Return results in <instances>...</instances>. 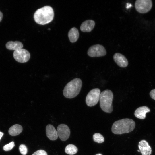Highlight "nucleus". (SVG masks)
Masks as SVG:
<instances>
[{"instance_id":"nucleus-1","label":"nucleus","mask_w":155,"mask_h":155,"mask_svg":"<svg viewBox=\"0 0 155 155\" xmlns=\"http://www.w3.org/2000/svg\"><path fill=\"white\" fill-rule=\"evenodd\" d=\"M52 8L49 6L38 9L35 12L34 17L35 22L40 25H45L52 21L54 17Z\"/></svg>"},{"instance_id":"nucleus-2","label":"nucleus","mask_w":155,"mask_h":155,"mask_svg":"<svg viewBox=\"0 0 155 155\" xmlns=\"http://www.w3.org/2000/svg\"><path fill=\"white\" fill-rule=\"evenodd\" d=\"M135 123L132 119L126 118L115 121L112 127L114 134H121L132 131L135 127Z\"/></svg>"},{"instance_id":"nucleus-3","label":"nucleus","mask_w":155,"mask_h":155,"mask_svg":"<svg viewBox=\"0 0 155 155\" xmlns=\"http://www.w3.org/2000/svg\"><path fill=\"white\" fill-rule=\"evenodd\" d=\"M82 85L81 80L78 78H75L69 82L64 87L63 94L67 98H72L79 94Z\"/></svg>"},{"instance_id":"nucleus-4","label":"nucleus","mask_w":155,"mask_h":155,"mask_svg":"<svg viewBox=\"0 0 155 155\" xmlns=\"http://www.w3.org/2000/svg\"><path fill=\"white\" fill-rule=\"evenodd\" d=\"M113 98V94L110 90H106L100 93L99 99L100 106L103 111L108 113L112 111Z\"/></svg>"},{"instance_id":"nucleus-5","label":"nucleus","mask_w":155,"mask_h":155,"mask_svg":"<svg viewBox=\"0 0 155 155\" xmlns=\"http://www.w3.org/2000/svg\"><path fill=\"white\" fill-rule=\"evenodd\" d=\"M100 94V90L95 88L91 90L87 94L86 99L87 105L90 107L95 106L98 103Z\"/></svg>"},{"instance_id":"nucleus-6","label":"nucleus","mask_w":155,"mask_h":155,"mask_svg":"<svg viewBox=\"0 0 155 155\" xmlns=\"http://www.w3.org/2000/svg\"><path fill=\"white\" fill-rule=\"evenodd\" d=\"M152 6L151 0H137L135 3V7L136 11L142 13H146L151 9Z\"/></svg>"},{"instance_id":"nucleus-7","label":"nucleus","mask_w":155,"mask_h":155,"mask_svg":"<svg viewBox=\"0 0 155 155\" xmlns=\"http://www.w3.org/2000/svg\"><path fill=\"white\" fill-rule=\"evenodd\" d=\"M106 50L103 46L97 44L91 46L88 50L87 54L90 57L104 56L106 54Z\"/></svg>"},{"instance_id":"nucleus-8","label":"nucleus","mask_w":155,"mask_h":155,"mask_svg":"<svg viewBox=\"0 0 155 155\" xmlns=\"http://www.w3.org/2000/svg\"><path fill=\"white\" fill-rule=\"evenodd\" d=\"M13 56L15 60L20 63H25L28 61L30 58L29 52L23 48L14 51Z\"/></svg>"},{"instance_id":"nucleus-9","label":"nucleus","mask_w":155,"mask_h":155,"mask_svg":"<svg viewBox=\"0 0 155 155\" xmlns=\"http://www.w3.org/2000/svg\"><path fill=\"white\" fill-rule=\"evenodd\" d=\"M58 136L62 141L67 140L69 137L70 131L68 127L65 124H61L58 126L57 128Z\"/></svg>"},{"instance_id":"nucleus-10","label":"nucleus","mask_w":155,"mask_h":155,"mask_svg":"<svg viewBox=\"0 0 155 155\" xmlns=\"http://www.w3.org/2000/svg\"><path fill=\"white\" fill-rule=\"evenodd\" d=\"M113 58L115 62L121 67H125L128 65V62L127 59L120 53H115L113 56Z\"/></svg>"},{"instance_id":"nucleus-11","label":"nucleus","mask_w":155,"mask_h":155,"mask_svg":"<svg viewBox=\"0 0 155 155\" xmlns=\"http://www.w3.org/2000/svg\"><path fill=\"white\" fill-rule=\"evenodd\" d=\"M138 147L142 155H150L152 148L148 142L145 140H143L139 142Z\"/></svg>"},{"instance_id":"nucleus-12","label":"nucleus","mask_w":155,"mask_h":155,"mask_svg":"<svg viewBox=\"0 0 155 155\" xmlns=\"http://www.w3.org/2000/svg\"><path fill=\"white\" fill-rule=\"evenodd\" d=\"M46 136L51 140H55L58 137L57 131L53 126L50 124L48 125L46 128Z\"/></svg>"},{"instance_id":"nucleus-13","label":"nucleus","mask_w":155,"mask_h":155,"mask_svg":"<svg viewBox=\"0 0 155 155\" xmlns=\"http://www.w3.org/2000/svg\"><path fill=\"white\" fill-rule=\"evenodd\" d=\"M95 25L94 21L91 20H86L81 24L80 29L83 32H89L93 29Z\"/></svg>"},{"instance_id":"nucleus-14","label":"nucleus","mask_w":155,"mask_h":155,"mask_svg":"<svg viewBox=\"0 0 155 155\" xmlns=\"http://www.w3.org/2000/svg\"><path fill=\"white\" fill-rule=\"evenodd\" d=\"M150 111V110L146 106H142L137 108L135 111L134 115L137 118L144 119L146 117V114Z\"/></svg>"},{"instance_id":"nucleus-15","label":"nucleus","mask_w":155,"mask_h":155,"mask_svg":"<svg viewBox=\"0 0 155 155\" xmlns=\"http://www.w3.org/2000/svg\"><path fill=\"white\" fill-rule=\"evenodd\" d=\"M68 36L71 42H75L77 40L79 36L78 29L75 27L72 28L68 32Z\"/></svg>"},{"instance_id":"nucleus-16","label":"nucleus","mask_w":155,"mask_h":155,"mask_svg":"<svg viewBox=\"0 0 155 155\" xmlns=\"http://www.w3.org/2000/svg\"><path fill=\"white\" fill-rule=\"evenodd\" d=\"M6 47L8 49L15 51L22 48L23 45L22 43L19 41H10L6 44Z\"/></svg>"},{"instance_id":"nucleus-17","label":"nucleus","mask_w":155,"mask_h":155,"mask_svg":"<svg viewBox=\"0 0 155 155\" xmlns=\"http://www.w3.org/2000/svg\"><path fill=\"white\" fill-rule=\"evenodd\" d=\"M22 130V127L21 125L18 124H15L9 128L8 132L11 135L15 136L20 134Z\"/></svg>"},{"instance_id":"nucleus-18","label":"nucleus","mask_w":155,"mask_h":155,"mask_svg":"<svg viewBox=\"0 0 155 155\" xmlns=\"http://www.w3.org/2000/svg\"><path fill=\"white\" fill-rule=\"evenodd\" d=\"M78 151V149L77 147L75 145L72 144L68 145L65 148V153L71 155L75 154Z\"/></svg>"},{"instance_id":"nucleus-19","label":"nucleus","mask_w":155,"mask_h":155,"mask_svg":"<svg viewBox=\"0 0 155 155\" xmlns=\"http://www.w3.org/2000/svg\"><path fill=\"white\" fill-rule=\"evenodd\" d=\"M94 141L98 143H101L104 141V138L103 136L99 133H95L93 135Z\"/></svg>"},{"instance_id":"nucleus-20","label":"nucleus","mask_w":155,"mask_h":155,"mask_svg":"<svg viewBox=\"0 0 155 155\" xmlns=\"http://www.w3.org/2000/svg\"><path fill=\"white\" fill-rule=\"evenodd\" d=\"M15 145L14 142L13 141L3 146V150L5 151H9L13 148Z\"/></svg>"},{"instance_id":"nucleus-21","label":"nucleus","mask_w":155,"mask_h":155,"mask_svg":"<svg viewBox=\"0 0 155 155\" xmlns=\"http://www.w3.org/2000/svg\"><path fill=\"white\" fill-rule=\"evenodd\" d=\"M19 150L20 153L23 155H26L28 152L27 147L24 144H21L19 146Z\"/></svg>"},{"instance_id":"nucleus-22","label":"nucleus","mask_w":155,"mask_h":155,"mask_svg":"<svg viewBox=\"0 0 155 155\" xmlns=\"http://www.w3.org/2000/svg\"><path fill=\"white\" fill-rule=\"evenodd\" d=\"M32 155H48L47 152L44 150H40L34 152Z\"/></svg>"},{"instance_id":"nucleus-23","label":"nucleus","mask_w":155,"mask_h":155,"mask_svg":"<svg viewBox=\"0 0 155 155\" xmlns=\"http://www.w3.org/2000/svg\"><path fill=\"white\" fill-rule=\"evenodd\" d=\"M150 95L151 98L155 100V89L152 90L150 93Z\"/></svg>"},{"instance_id":"nucleus-24","label":"nucleus","mask_w":155,"mask_h":155,"mask_svg":"<svg viewBox=\"0 0 155 155\" xmlns=\"http://www.w3.org/2000/svg\"><path fill=\"white\" fill-rule=\"evenodd\" d=\"M3 15L2 13L0 11V22L1 21L3 18Z\"/></svg>"},{"instance_id":"nucleus-25","label":"nucleus","mask_w":155,"mask_h":155,"mask_svg":"<svg viewBox=\"0 0 155 155\" xmlns=\"http://www.w3.org/2000/svg\"><path fill=\"white\" fill-rule=\"evenodd\" d=\"M4 133L3 132H1L0 131V140L2 138V137L3 136Z\"/></svg>"},{"instance_id":"nucleus-26","label":"nucleus","mask_w":155,"mask_h":155,"mask_svg":"<svg viewBox=\"0 0 155 155\" xmlns=\"http://www.w3.org/2000/svg\"><path fill=\"white\" fill-rule=\"evenodd\" d=\"M95 155H102L101 154H96Z\"/></svg>"},{"instance_id":"nucleus-27","label":"nucleus","mask_w":155,"mask_h":155,"mask_svg":"<svg viewBox=\"0 0 155 155\" xmlns=\"http://www.w3.org/2000/svg\"><path fill=\"white\" fill-rule=\"evenodd\" d=\"M137 151H138V152H140V150H137Z\"/></svg>"}]
</instances>
